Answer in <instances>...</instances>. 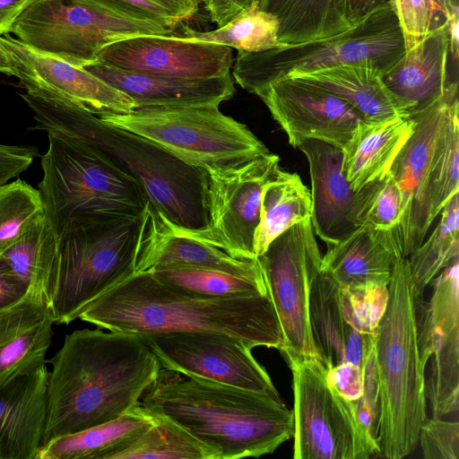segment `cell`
Returning <instances> with one entry per match:
<instances>
[{"instance_id":"obj_1","label":"cell","mask_w":459,"mask_h":459,"mask_svg":"<svg viewBox=\"0 0 459 459\" xmlns=\"http://www.w3.org/2000/svg\"><path fill=\"white\" fill-rule=\"evenodd\" d=\"M41 446L113 420L140 402L161 366L141 335L82 329L49 360Z\"/></svg>"},{"instance_id":"obj_2","label":"cell","mask_w":459,"mask_h":459,"mask_svg":"<svg viewBox=\"0 0 459 459\" xmlns=\"http://www.w3.org/2000/svg\"><path fill=\"white\" fill-rule=\"evenodd\" d=\"M79 318L139 335L202 332L236 337L252 349L284 346L270 293L207 297L165 283L152 272L134 273L89 304Z\"/></svg>"},{"instance_id":"obj_3","label":"cell","mask_w":459,"mask_h":459,"mask_svg":"<svg viewBox=\"0 0 459 459\" xmlns=\"http://www.w3.org/2000/svg\"><path fill=\"white\" fill-rule=\"evenodd\" d=\"M141 403L181 426L216 459L273 454L293 435V411L281 398L162 368Z\"/></svg>"},{"instance_id":"obj_4","label":"cell","mask_w":459,"mask_h":459,"mask_svg":"<svg viewBox=\"0 0 459 459\" xmlns=\"http://www.w3.org/2000/svg\"><path fill=\"white\" fill-rule=\"evenodd\" d=\"M21 96L37 129L69 135L108 158L141 186L151 207L172 223L189 230L206 226L205 169L67 100L29 91Z\"/></svg>"},{"instance_id":"obj_5","label":"cell","mask_w":459,"mask_h":459,"mask_svg":"<svg viewBox=\"0 0 459 459\" xmlns=\"http://www.w3.org/2000/svg\"><path fill=\"white\" fill-rule=\"evenodd\" d=\"M388 302L377 326L374 358L377 381L378 456L401 459L418 445L427 419L425 368L418 342L419 294L407 257H397Z\"/></svg>"},{"instance_id":"obj_6","label":"cell","mask_w":459,"mask_h":459,"mask_svg":"<svg viewBox=\"0 0 459 459\" xmlns=\"http://www.w3.org/2000/svg\"><path fill=\"white\" fill-rule=\"evenodd\" d=\"M143 219L74 218L56 234L46 299L54 324L69 325L135 273Z\"/></svg>"},{"instance_id":"obj_7","label":"cell","mask_w":459,"mask_h":459,"mask_svg":"<svg viewBox=\"0 0 459 459\" xmlns=\"http://www.w3.org/2000/svg\"><path fill=\"white\" fill-rule=\"evenodd\" d=\"M47 132L48 146L41 158L38 190L56 234L74 218H129L144 212L148 199L132 177L85 143Z\"/></svg>"},{"instance_id":"obj_8","label":"cell","mask_w":459,"mask_h":459,"mask_svg":"<svg viewBox=\"0 0 459 459\" xmlns=\"http://www.w3.org/2000/svg\"><path fill=\"white\" fill-rule=\"evenodd\" d=\"M405 51L403 31L388 3L333 38L261 52L238 51L231 69L234 81L256 95L294 72L361 64L377 67L384 74Z\"/></svg>"},{"instance_id":"obj_9","label":"cell","mask_w":459,"mask_h":459,"mask_svg":"<svg viewBox=\"0 0 459 459\" xmlns=\"http://www.w3.org/2000/svg\"><path fill=\"white\" fill-rule=\"evenodd\" d=\"M99 117L204 169L237 166L269 152L246 125L219 106L141 107Z\"/></svg>"},{"instance_id":"obj_10","label":"cell","mask_w":459,"mask_h":459,"mask_svg":"<svg viewBox=\"0 0 459 459\" xmlns=\"http://www.w3.org/2000/svg\"><path fill=\"white\" fill-rule=\"evenodd\" d=\"M292 375L294 459H368L378 455L375 435L355 403L327 382L317 359L281 351Z\"/></svg>"},{"instance_id":"obj_11","label":"cell","mask_w":459,"mask_h":459,"mask_svg":"<svg viewBox=\"0 0 459 459\" xmlns=\"http://www.w3.org/2000/svg\"><path fill=\"white\" fill-rule=\"evenodd\" d=\"M11 32L39 52L77 66L94 64L115 41L143 34L168 35L161 25L116 15L81 0H36Z\"/></svg>"},{"instance_id":"obj_12","label":"cell","mask_w":459,"mask_h":459,"mask_svg":"<svg viewBox=\"0 0 459 459\" xmlns=\"http://www.w3.org/2000/svg\"><path fill=\"white\" fill-rule=\"evenodd\" d=\"M283 333L280 350L317 359L314 347L309 298L321 272L322 255L307 219L290 227L257 256Z\"/></svg>"},{"instance_id":"obj_13","label":"cell","mask_w":459,"mask_h":459,"mask_svg":"<svg viewBox=\"0 0 459 459\" xmlns=\"http://www.w3.org/2000/svg\"><path fill=\"white\" fill-rule=\"evenodd\" d=\"M279 161V156L269 152L237 166L205 169L207 224L200 230L185 229L233 257L256 258L254 240L261 195Z\"/></svg>"},{"instance_id":"obj_14","label":"cell","mask_w":459,"mask_h":459,"mask_svg":"<svg viewBox=\"0 0 459 459\" xmlns=\"http://www.w3.org/2000/svg\"><path fill=\"white\" fill-rule=\"evenodd\" d=\"M457 104L458 82L455 81L448 83L441 97L410 112L413 133L389 170L403 202L400 225L393 230L403 257L420 246L432 225L429 212L432 166L449 116Z\"/></svg>"},{"instance_id":"obj_15","label":"cell","mask_w":459,"mask_h":459,"mask_svg":"<svg viewBox=\"0 0 459 459\" xmlns=\"http://www.w3.org/2000/svg\"><path fill=\"white\" fill-rule=\"evenodd\" d=\"M162 368L281 398L244 341L230 335L175 332L141 335Z\"/></svg>"},{"instance_id":"obj_16","label":"cell","mask_w":459,"mask_h":459,"mask_svg":"<svg viewBox=\"0 0 459 459\" xmlns=\"http://www.w3.org/2000/svg\"><path fill=\"white\" fill-rule=\"evenodd\" d=\"M431 283L429 300H418V342L423 361L430 359L426 394L432 416L442 418L459 407V262Z\"/></svg>"},{"instance_id":"obj_17","label":"cell","mask_w":459,"mask_h":459,"mask_svg":"<svg viewBox=\"0 0 459 459\" xmlns=\"http://www.w3.org/2000/svg\"><path fill=\"white\" fill-rule=\"evenodd\" d=\"M232 48L175 34H143L104 47L96 63L139 74L179 79H209L230 73Z\"/></svg>"},{"instance_id":"obj_18","label":"cell","mask_w":459,"mask_h":459,"mask_svg":"<svg viewBox=\"0 0 459 459\" xmlns=\"http://www.w3.org/2000/svg\"><path fill=\"white\" fill-rule=\"evenodd\" d=\"M0 43L9 57L12 75L27 91L54 96L100 117L127 114L133 100L81 66L30 48L8 34Z\"/></svg>"},{"instance_id":"obj_19","label":"cell","mask_w":459,"mask_h":459,"mask_svg":"<svg viewBox=\"0 0 459 459\" xmlns=\"http://www.w3.org/2000/svg\"><path fill=\"white\" fill-rule=\"evenodd\" d=\"M294 148L316 139L342 148L363 117L345 100L316 86L288 77L256 94Z\"/></svg>"},{"instance_id":"obj_20","label":"cell","mask_w":459,"mask_h":459,"mask_svg":"<svg viewBox=\"0 0 459 459\" xmlns=\"http://www.w3.org/2000/svg\"><path fill=\"white\" fill-rule=\"evenodd\" d=\"M297 148L309 165L314 232L326 246L334 244L362 226L364 188H351L342 170L341 148L316 139H305Z\"/></svg>"},{"instance_id":"obj_21","label":"cell","mask_w":459,"mask_h":459,"mask_svg":"<svg viewBox=\"0 0 459 459\" xmlns=\"http://www.w3.org/2000/svg\"><path fill=\"white\" fill-rule=\"evenodd\" d=\"M309 319L316 357L325 370L342 363L365 370L374 355L376 335L358 325L346 289L324 272L311 289Z\"/></svg>"},{"instance_id":"obj_22","label":"cell","mask_w":459,"mask_h":459,"mask_svg":"<svg viewBox=\"0 0 459 459\" xmlns=\"http://www.w3.org/2000/svg\"><path fill=\"white\" fill-rule=\"evenodd\" d=\"M48 379L41 358L0 384V459H35L46 423Z\"/></svg>"},{"instance_id":"obj_23","label":"cell","mask_w":459,"mask_h":459,"mask_svg":"<svg viewBox=\"0 0 459 459\" xmlns=\"http://www.w3.org/2000/svg\"><path fill=\"white\" fill-rule=\"evenodd\" d=\"M169 266L212 269L243 276L263 274L257 257H233L195 238L184 227L172 223L148 204L144 211L135 273Z\"/></svg>"},{"instance_id":"obj_24","label":"cell","mask_w":459,"mask_h":459,"mask_svg":"<svg viewBox=\"0 0 459 459\" xmlns=\"http://www.w3.org/2000/svg\"><path fill=\"white\" fill-rule=\"evenodd\" d=\"M83 68L129 96L134 108L220 106L235 93L230 73L220 77L190 80L129 73L100 63Z\"/></svg>"},{"instance_id":"obj_25","label":"cell","mask_w":459,"mask_h":459,"mask_svg":"<svg viewBox=\"0 0 459 459\" xmlns=\"http://www.w3.org/2000/svg\"><path fill=\"white\" fill-rule=\"evenodd\" d=\"M403 257L393 230L362 225L328 245L321 272L347 288L388 285L394 263Z\"/></svg>"},{"instance_id":"obj_26","label":"cell","mask_w":459,"mask_h":459,"mask_svg":"<svg viewBox=\"0 0 459 459\" xmlns=\"http://www.w3.org/2000/svg\"><path fill=\"white\" fill-rule=\"evenodd\" d=\"M414 130L411 116L361 120L342 148V170L353 191L385 177Z\"/></svg>"},{"instance_id":"obj_27","label":"cell","mask_w":459,"mask_h":459,"mask_svg":"<svg viewBox=\"0 0 459 459\" xmlns=\"http://www.w3.org/2000/svg\"><path fill=\"white\" fill-rule=\"evenodd\" d=\"M383 72L368 65H342L310 72H294L285 77L324 89L349 103L365 121L394 116H410L409 105L386 87ZM284 78V77H283Z\"/></svg>"},{"instance_id":"obj_28","label":"cell","mask_w":459,"mask_h":459,"mask_svg":"<svg viewBox=\"0 0 459 459\" xmlns=\"http://www.w3.org/2000/svg\"><path fill=\"white\" fill-rule=\"evenodd\" d=\"M449 42L446 24L432 30L424 39L405 51L403 56L382 79L411 111L441 97L450 81L447 77Z\"/></svg>"},{"instance_id":"obj_29","label":"cell","mask_w":459,"mask_h":459,"mask_svg":"<svg viewBox=\"0 0 459 459\" xmlns=\"http://www.w3.org/2000/svg\"><path fill=\"white\" fill-rule=\"evenodd\" d=\"M155 415L139 402L120 417L40 446L35 459H116L154 423Z\"/></svg>"},{"instance_id":"obj_30","label":"cell","mask_w":459,"mask_h":459,"mask_svg":"<svg viewBox=\"0 0 459 459\" xmlns=\"http://www.w3.org/2000/svg\"><path fill=\"white\" fill-rule=\"evenodd\" d=\"M53 324L47 304L33 295L0 311V384L23 365L46 357Z\"/></svg>"},{"instance_id":"obj_31","label":"cell","mask_w":459,"mask_h":459,"mask_svg":"<svg viewBox=\"0 0 459 459\" xmlns=\"http://www.w3.org/2000/svg\"><path fill=\"white\" fill-rule=\"evenodd\" d=\"M259 6L278 19L279 40L288 46L333 38L355 25L346 0H261Z\"/></svg>"},{"instance_id":"obj_32","label":"cell","mask_w":459,"mask_h":459,"mask_svg":"<svg viewBox=\"0 0 459 459\" xmlns=\"http://www.w3.org/2000/svg\"><path fill=\"white\" fill-rule=\"evenodd\" d=\"M311 193L297 173L278 168L263 187L260 221L254 240L255 254L261 255L282 232L310 219Z\"/></svg>"},{"instance_id":"obj_33","label":"cell","mask_w":459,"mask_h":459,"mask_svg":"<svg viewBox=\"0 0 459 459\" xmlns=\"http://www.w3.org/2000/svg\"><path fill=\"white\" fill-rule=\"evenodd\" d=\"M280 24L272 13L254 3L234 15L227 23L208 31L185 29L184 39L206 41L227 46L238 51L261 52L285 46L279 40Z\"/></svg>"},{"instance_id":"obj_34","label":"cell","mask_w":459,"mask_h":459,"mask_svg":"<svg viewBox=\"0 0 459 459\" xmlns=\"http://www.w3.org/2000/svg\"><path fill=\"white\" fill-rule=\"evenodd\" d=\"M56 246V234L44 216L0 256L45 303Z\"/></svg>"},{"instance_id":"obj_35","label":"cell","mask_w":459,"mask_h":459,"mask_svg":"<svg viewBox=\"0 0 459 459\" xmlns=\"http://www.w3.org/2000/svg\"><path fill=\"white\" fill-rule=\"evenodd\" d=\"M440 220L427 239L408 257L412 281L419 294L446 267L459 262V195L442 208Z\"/></svg>"},{"instance_id":"obj_36","label":"cell","mask_w":459,"mask_h":459,"mask_svg":"<svg viewBox=\"0 0 459 459\" xmlns=\"http://www.w3.org/2000/svg\"><path fill=\"white\" fill-rule=\"evenodd\" d=\"M159 280L178 289L207 297H243L269 293L264 276H243L193 267H158L151 271Z\"/></svg>"},{"instance_id":"obj_37","label":"cell","mask_w":459,"mask_h":459,"mask_svg":"<svg viewBox=\"0 0 459 459\" xmlns=\"http://www.w3.org/2000/svg\"><path fill=\"white\" fill-rule=\"evenodd\" d=\"M154 415L153 425L116 459H216L212 449L181 426Z\"/></svg>"},{"instance_id":"obj_38","label":"cell","mask_w":459,"mask_h":459,"mask_svg":"<svg viewBox=\"0 0 459 459\" xmlns=\"http://www.w3.org/2000/svg\"><path fill=\"white\" fill-rule=\"evenodd\" d=\"M44 216L38 189L20 178L0 185V256Z\"/></svg>"},{"instance_id":"obj_39","label":"cell","mask_w":459,"mask_h":459,"mask_svg":"<svg viewBox=\"0 0 459 459\" xmlns=\"http://www.w3.org/2000/svg\"><path fill=\"white\" fill-rule=\"evenodd\" d=\"M459 104L449 116L435 160L429 188V219L433 223L445 204L459 192Z\"/></svg>"},{"instance_id":"obj_40","label":"cell","mask_w":459,"mask_h":459,"mask_svg":"<svg viewBox=\"0 0 459 459\" xmlns=\"http://www.w3.org/2000/svg\"><path fill=\"white\" fill-rule=\"evenodd\" d=\"M118 16L161 25L172 31L199 11L205 0H81Z\"/></svg>"},{"instance_id":"obj_41","label":"cell","mask_w":459,"mask_h":459,"mask_svg":"<svg viewBox=\"0 0 459 459\" xmlns=\"http://www.w3.org/2000/svg\"><path fill=\"white\" fill-rule=\"evenodd\" d=\"M363 188L361 224L380 230H396L403 217V202L401 191L389 172Z\"/></svg>"},{"instance_id":"obj_42","label":"cell","mask_w":459,"mask_h":459,"mask_svg":"<svg viewBox=\"0 0 459 459\" xmlns=\"http://www.w3.org/2000/svg\"><path fill=\"white\" fill-rule=\"evenodd\" d=\"M419 443L426 459H458L459 423L427 418L419 431Z\"/></svg>"},{"instance_id":"obj_43","label":"cell","mask_w":459,"mask_h":459,"mask_svg":"<svg viewBox=\"0 0 459 459\" xmlns=\"http://www.w3.org/2000/svg\"><path fill=\"white\" fill-rule=\"evenodd\" d=\"M409 50L431 32V18L425 0H390Z\"/></svg>"},{"instance_id":"obj_44","label":"cell","mask_w":459,"mask_h":459,"mask_svg":"<svg viewBox=\"0 0 459 459\" xmlns=\"http://www.w3.org/2000/svg\"><path fill=\"white\" fill-rule=\"evenodd\" d=\"M328 384L345 399L357 402L364 393V369L342 363L326 370Z\"/></svg>"},{"instance_id":"obj_45","label":"cell","mask_w":459,"mask_h":459,"mask_svg":"<svg viewBox=\"0 0 459 459\" xmlns=\"http://www.w3.org/2000/svg\"><path fill=\"white\" fill-rule=\"evenodd\" d=\"M38 154L35 147L0 143V185L25 171Z\"/></svg>"},{"instance_id":"obj_46","label":"cell","mask_w":459,"mask_h":459,"mask_svg":"<svg viewBox=\"0 0 459 459\" xmlns=\"http://www.w3.org/2000/svg\"><path fill=\"white\" fill-rule=\"evenodd\" d=\"M30 295L35 296L0 257V311L13 307Z\"/></svg>"},{"instance_id":"obj_47","label":"cell","mask_w":459,"mask_h":459,"mask_svg":"<svg viewBox=\"0 0 459 459\" xmlns=\"http://www.w3.org/2000/svg\"><path fill=\"white\" fill-rule=\"evenodd\" d=\"M261 0H205L204 4L211 21L221 27L238 12Z\"/></svg>"},{"instance_id":"obj_48","label":"cell","mask_w":459,"mask_h":459,"mask_svg":"<svg viewBox=\"0 0 459 459\" xmlns=\"http://www.w3.org/2000/svg\"><path fill=\"white\" fill-rule=\"evenodd\" d=\"M36 0H0V35H7L17 18Z\"/></svg>"},{"instance_id":"obj_49","label":"cell","mask_w":459,"mask_h":459,"mask_svg":"<svg viewBox=\"0 0 459 459\" xmlns=\"http://www.w3.org/2000/svg\"><path fill=\"white\" fill-rule=\"evenodd\" d=\"M431 18V31L446 25L455 13H459L450 0H425Z\"/></svg>"},{"instance_id":"obj_50","label":"cell","mask_w":459,"mask_h":459,"mask_svg":"<svg viewBox=\"0 0 459 459\" xmlns=\"http://www.w3.org/2000/svg\"><path fill=\"white\" fill-rule=\"evenodd\" d=\"M390 3V0H346L348 18L352 23Z\"/></svg>"},{"instance_id":"obj_51","label":"cell","mask_w":459,"mask_h":459,"mask_svg":"<svg viewBox=\"0 0 459 459\" xmlns=\"http://www.w3.org/2000/svg\"><path fill=\"white\" fill-rule=\"evenodd\" d=\"M446 28L449 42V54L455 61H457L459 55V13L452 14L446 23Z\"/></svg>"},{"instance_id":"obj_52","label":"cell","mask_w":459,"mask_h":459,"mask_svg":"<svg viewBox=\"0 0 459 459\" xmlns=\"http://www.w3.org/2000/svg\"><path fill=\"white\" fill-rule=\"evenodd\" d=\"M0 73L12 75V67L7 53L0 43Z\"/></svg>"},{"instance_id":"obj_53","label":"cell","mask_w":459,"mask_h":459,"mask_svg":"<svg viewBox=\"0 0 459 459\" xmlns=\"http://www.w3.org/2000/svg\"><path fill=\"white\" fill-rule=\"evenodd\" d=\"M450 3L455 9H459L458 0H450Z\"/></svg>"}]
</instances>
